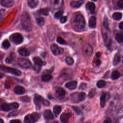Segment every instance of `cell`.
Masks as SVG:
<instances>
[{
	"label": "cell",
	"mask_w": 123,
	"mask_h": 123,
	"mask_svg": "<svg viewBox=\"0 0 123 123\" xmlns=\"http://www.w3.org/2000/svg\"><path fill=\"white\" fill-rule=\"evenodd\" d=\"M21 24L23 28L26 31H30L32 28V24L29 14L25 12L21 15Z\"/></svg>",
	"instance_id": "obj_1"
},
{
	"label": "cell",
	"mask_w": 123,
	"mask_h": 123,
	"mask_svg": "<svg viewBox=\"0 0 123 123\" xmlns=\"http://www.w3.org/2000/svg\"><path fill=\"white\" fill-rule=\"evenodd\" d=\"M73 23L75 26L79 29H83L85 27V20L81 13H77L75 15Z\"/></svg>",
	"instance_id": "obj_2"
},
{
	"label": "cell",
	"mask_w": 123,
	"mask_h": 123,
	"mask_svg": "<svg viewBox=\"0 0 123 123\" xmlns=\"http://www.w3.org/2000/svg\"><path fill=\"white\" fill-rule=\"evenodd\" d=\"M40 115L37 112H34L26 115L24 118V123H35L39 118Z\"/></svg>",
	"instance_id": "obj_3"
},
{
	"label": "cell",
	"mask_w": 123,
	"mask_h": 123,
	"mask_svg": "<svg viewBox=\"0 0 123 123\" xmlns=\"http://www.w3.org/2000/svg\"><path fill=\"white\" fill-rule=\"evenodd\" d=\"M10 39L12 43L18 45L21 44L23 42V37L21 34L15 33L12 34L10 36Z\"/></svg>",
	"instance_id": "obj_4"
},
{
	"label": "cell",
	"mask_w": 123,
	"mask_h": 123,
	"mask_svg": "<svg viewBox=\"0 0 123 123\" xmlns=\"http://www.w3.org/2000/svg\"><path fill=\"white\" fill-rule=\"evenodd\" d=\"M71 99L74 102H78L84 100L86 97V95L84 92H75L71 95Z\"/></svg>",
	"instance_id": "obj_5"
},
{
	"label": "cell",
	"mask_w": 123,
	"mask_h": 123,
	"mask_svg": "<svg viewBox=\"0 0 123 123\" xmlns=\"http://www.w3.org/2000/svg\"><path fill=\"white\" fill-rule=\"evenodd\" d=\"M17 63L19 66L23 68H29L31 66V63L30 61L25 58H19L17 60Z\"/></svg>",
	"instance_id": "obj_6"
},
{
	"label": "cell",
	"mask_w": 123,
	"mask_h": 123,
	"mask_svg": "<svg viewBox=\"0 0 123 123\" xmlns=\"http://www.w3.org/2000/svg\"><path fill=\"white\" fill-rule=\"evenodd\" d=\"M0 69L1 70H2L5 72L9 73L10 74H12L17 75V76H19L21 74V72L16 69H15V68L1 65L0 66Z\"/></svg>",
	"instance_id": "obj_7"
},
{
	"label": "cell",
	"mask_w": 123,
	"mask_h": 123,
	"mask_svg": "<svg viewBox=\"0 0 123 123\" xmlns=\"http://www.w3.org/2000/svg\"><path fill=\"white\" fill-rule=\"evenodd\" d=\"M82 51L85 56L89 57L93 52V48L90 44L86 43L82 48Z\"/></svg>",
	"instance_id": "obj_8"
},
{
	"label": "cell",
	"mask_w": 123,
	"mask_h": 123,
	"mask_svg": "<svg viewBox=\"0 0 123 123\" xmlns=\"http://www.w3.org/2000/svg\"><path fill=\"white\" fill-rule=\"evenodd\" d=\"M44 98L41 96L36 94L34 97V102L36 106L37 110H39L41 108V104H43V102Z\"/></svg>",
	"instance_id": "obj_9"
},
{
	"label": "cell",
	"mask_w": 123,
	"mask_h": 123,
	"mask_svg": "<svg viewBox=\"0 0 123 123\" xmlns=\"http://www.w3.org/2000/svg\"><path fill=\"white\" fill-rule=\"evenodd\" d=\"M50 49L52 53L55 55H58L62 53L63 49L62 48L59 47L56 44H52L50 46Z\"/></svg>",
	"instance_id": "obj_10"
},
{
	"label": "cell",
	"mask_w": 123,
	"mask_h": 123,
	"mask_svg": "<svg viewBox=\"0 0 123 123\" xmlns=\"http://www.w3.org/2000/svg\"><path fill=\"white\" fill-rule=\"evenodd\" d=\"M56 97L59 98H62L65 95V91L62 87H58L56 89L55 92Z\"/></svg>",
	"instance_id": "obj_11"
},
{
	"label": "cell",
	"mask_w": 123,
	"mask_h": 123,
	"mask_svg": "<svg viewBox=\"0 0 123 123\" xmlns=\"http://www.w3.org/2000/svg\"><path fill=\"white\" fill-rule=\"evenodd\" d=\"M72 117L70 113H63L60 116V120L63 123H67L68 120Z\"/></svg>",
	"instance_id": "obj_12"
},
{
	"label": "cell",
	"mask_w": 123,
	"mask_h": 123,
	"mask_svg": "<svg viewBox=\"0 0 123 123\" xmlns=\"http://www.w3.org/2000/svg\"><path fill=\"white\" fill-rule=\"evenodd\" d=\"M77 82L76 81H73L66 83L65 86L69 90L75 89L77 86Z\"/></svg>",
	"instance_id": "obj_13"
},
{
	"label": "cell",
	"mask_w": 123,
	"mask_h": 123,
	"mask_svg": "<svg viewBox=\"0 0 123 123\" xmlns=\"http://www.w3.org/2000/svg\"><path fill=\"white\" fill-rule=\"evenodd\" d=\"M43 116L46 120H52L54 119V115L51 111L49 110H46L43 113Z\"/></svg>",
	"instance_id": "obj_14"
},
{
	"label": "cell",
	"mask_w": 123,
	"mask_h": 123,
	"mask_svg": "<svg viewBox=\"0 0 123 123\" xmlns=\"http://www.w3.org/2000/svg\"><path fill=\"white\" fill-rule=\"evenodd\" d=\"M14 4V1L12 0H1V4L6 7H10L12 6Z\"/></svg>",
	"instance_id": "obj_15"
},
{
	"label": "cell",
	"mask_w": 123,
	"mask_h": 123,
	"mask_svg": "<svg viewBox=\"0 0 123 123\" xmlns=\"http://www.w3.org/2000/svg\"><path fill=\"white\" fill-rule=\"evenodd\" d=\"M86 8L89 10L91 13H94L95 10V5L92 2H88L86 5Z\"/></svg>",
	"instance_id": "obj_16"
},
{
	"label": "cell",
	"mask_w": 123,
	"mask_h": 123,
	"mask_svg": "<svg viewBox=\"0 0 123 123\" xmlns=\"http://www.w3.org/2000/svg\"><path fill=\"white\" fill-rule=\"evenodd\" d=\"M13 90H14V92L17 94H18V95H21V94H23L25 93V88L21 86H16L14 89H13Z\"/></svg>",
	"instance_id": "obj_17"
},
{
	"label": "cell",
	"mask_w": 123,
	"mask_h": 123,
	"mask_svg": "<svg viewBox=\"0 0 123 123\" xmlns=\"http://www.w3.org/2000/svg\"><path fill=\"white\" fill-rule=\"evenodd\" d=\"M96 26V18L94 16H92L89 19V26L90 28H95Z\"/></svg>",
	"instance_id": "obj_18"
},
{
	"label": "cell",
	"mask_w": 123,
	"mask_h": 123,
	"mask_svg": "<svg viewBox=\"0 0 123 123\" xmlns=\"http://www.w3.org/2000/svg\"><path fill=\"white\" fill-rule=\"evenodd\" d=\"M33 60L35 64H37V65H38L39 66L44 65L46 64V62H45L43 61L40 58H39L38 57H33Z\"/></svg>",
	"instance_id": "obj_19"
},
{
	"label": "cell",
	"mask_w": 123,
	"mask_h": 123,
	"mask_svg": "<svg viewBox=\"0 0 123 123\" xmlns=\"http://www.w3.org/2000/svg\"><path fill=\"white\" fill-rule=\"evenodd\" d=\"M18 52L20 55L23 56H28L30 55V52L25 48H22L19 49Z\"/></svg>",
	"instance_id": "obj_20"
},
{
	"label": "cell",
	"mask_w": 123,
	"mask_h": 123,
	"mask_svg": "<svg viewBox=\"0 0 123 123\" xmlns=\"http://www.w3.org/2000/svg\"><path fill=\"white\" fill-rule=\"evenodd\" d=\"M106 96L107 94L106 93H103L100 97V104L102 108L105 106L106 101Z\"/></svg>",
	"instance_id": "obj_21"
},
{
	"label": "cell",
	"mask_w": 123,
	"mask_h": 123,
	"mask_svg": "<svg viewBox=\"0 0 123 123\" xmlns=\"http://www.w3.org/2000/svg\"><path fill=\"white\" fill-rule=\"evenodd\" d=\"M1 109L2 111H8L12 109L11 103H3L1 106Z\"/></svg>",
	"instance_id": "obj_22"
},
{
	"label": "cell",
	"mask_w": 123,
	"mask_h": 123,
	"mask_svg": "<svg viewBox=\"0 0 123 123\" xmlns=\"http://www.w3.org/2000/svg\"><path fill=\"white\" fill-rule=\"evenodd\" d=\"M84 1L78 0V1H72L70 2V5L73 8H79L83 4Z\"/></svg>",
	"instance_id": "obj_23"
},
{
	"label": "cell",
	"mask_w": 123,
	"mask_h": 123,
	"mask_svg": "<svg viewBox=\"0 0 123 123\" xmlns=\"http://www.w3.org/2000/svg\"><path fill=\"white\" fill-rule=\"evenodd\" d=\"M27 3L30 8H34L38 5V1L37 0H28L27 1Z\"/></svg>",
	"instance_id": "obj_24"
},
{
	"label": "cell",
	"mask_w": 123,
	"mask_h": 123,
	"mask_svg": "<svg viewBox=\"0 0 123 123\" xmlns=\"http://www.w3.org/2000/svg\"><path fill=\"white\" fill-rule=\"evenodd\" d=\"M52 78V76L51 74H44L41 76V80L42 81L44 82H48L50 81Z\"/></svg>",
	"instance_id": "obj_25"
},
{
	"label": "cell",
	"mask_w": 123,
	"mask_h": 123,
	"mask_svg": "<svg viewBox=\"0 0 123 123\" xmlns=\"http://www.w3.org/2000/svg\"><path fill=\"white\" fill-rule=\"evenodd\" d=\"M121 61V57L120 55L118 53H116L113 58V64L114 65H116L117 64H118Z\"/></svg>",
	"instance_id": "obj_26"
},
{
	"label": "cell",
	"mask_w": 123,
	"mask_h": 123,
	"mask_svg": "<svg viewBox=\"0 0 123 123\" xmlns=\"http://www.w3.org/2000/svg\"><path fill=\"white\" fill-rule=\"evenodd\" d=\"M38 13H39L40 14H42L44 15H48L49 14V9L48 8H41L38 10L37 11Z\"/></svg>",
	"instance_id": "obj_27"
},
{
	"label": "cell",
	"mask_w": 123,
	"mask_h": 123,
	"mask_svg": "<svg viewBox=\"0 0 123 123\" xmlns=\"http://www.w3.org/2000/svg\"><path fill=\"white\" fill-rule=\"evenodd\" d=\"M62 108L59 105H55L53 107V112L56 116H57L61 112Z\"/></svg>",
	"instance_id": "obj_28"
},
{
	"label": "cell",
	"mask_w": 123,
	"mask_h": 123,
	"mask_svg": "<svg viewBox=\"0 0 123 123\" xmlns=\"http://www.w3.org/2000/svg\"><path fill=\"white\" fill-rule=\"evenodd\" d=\"M120 76V74L119 72L117 71H114L112 72L111 75V78L113 80H116L119 78Z\"/></svg>",
	"instance_id": "obj_29"
},
{
	"label": "cell",
	"mask_w": 123,
	"mask_h": 123,
	"mask_svg": "<svg viewBox=\"0 0 123 123\" xmlns=\"http://www.w3.org/2000/svg\"><path fill=\"white\" fill-rule=\"evenodd\" d=\"M14 54L13 53H11V54L6 58L5 62L7 63H11L14 60Z\"/></svg>",
	"instance_id": "obj_30"
},
{
	"label": "cell",
	"mask_w": 123,
	"mask_h": 123,
	"mask_svg": "<svg viewBox=\"0 0 123 123\" xmlns=\"http://www.w3.org/2000/svg\"><path fill=\"white\" fill-rule=\"evenodd\" d=\"M36 22L40 26H42L45 24V20L43 17H40L36 19Z\"/></svg>",
	"instance_id": "obj_31"
},
{
	"label": "cell",
	"mask_w": 123,
	"mask_h": 123,
	"mask_svg": "<svg viewBox=\"0 0 123 123\" xmlns=\"http://www.w3.org/2000/svg\"><path fill=\"white\" fill-rule=\"evenodd\" d=\"M122 17V14L119 12H116L113 14L112 18L115 20H119Z\"/></svg>",
	"instance_id": "obj_32"
},
{
	"label": "cell",
	"mask_w": 123,
	"mask_h": 123,
	"mask_svg": "<svg viewBox=\"0 0 123 123\" xmlns=\"http://www.w3.org/2000/svg\"><path fill=\"white\" fill-rule=\"evenodd\" d=\"M115 39L119 43L123 42V34L122 33H118L115 36Z\"/></svg>",
	"instance_id": "obj_33"
},
{
	"label": "cell",
	"mask_w": 123,
	"mask_h": 123,
	"mask_svg": "<svg viewBox=\"0 0 123 123\" xmlns=\"http://www.w3.org/2000/svg\"><path fill=\"white\" fill-rule=\"evenodd\" d=\"M72 108L75 111V112L77 114V115H81L83 114V111L81 110V109L78 106H74L72 107Z\"/></svg>",
	"instance_id": "obj_34"
},
{
	"label": "cell",
	"mask_w": 123,
	"mask_h": 123,
	"mask_svg": "<svg viewBox=\"0 0 123 123\" xmlns=\"http://www.w3.org/2000/svg\"><path fill=\"white\" fill-rule=\"evenodd\" d=\"M2 46L4 49H7L10 47V43L8 40L6 39L3 41L2 43Z\"/></svg>",
	"instance_id": "obj_35"
},
{
	"label": "cell",
	"mask_w": 123,
	"mask_h": 123,
	"mask_svg": "<svg viewBox=\"0 0 123 123\" xmlns=\"http://www.w3.org/2000/svg\"><path fill=\"white\" fill-rule=\"evenodd\" d=\"M106 82L104 80H99L97 83V86L98 88H102L104 87L106 85Z\"/></svg>",
	"instance_id": "obj_36"
},
{
	"label": "cell",
	"mask_w": 123,
	"mask_h": 123,
	"mask_svg": "<svg viewBox=\"0 0 123 123\" xmlns=\"http://www.w3.org/2000/svg\"><path fill=\"white\" fill-rule=\"evenodd\" d=\"M65 62L66 63L69 65H71L74 63V60L70 56H68L65 59Z\"/></svg>",
	"instance_id": "obj_37"
},
{
	"label": "cell",
	"mask_w": 123,
	"mask_h": 123,
	"mask_svg": "<svg viewBox=\"0 0 123 123\" xmlns=\"http://www.w3.org/2000/svg\"><path fill=\"white\" fill-rule=\"evenodd\" d=\"M52 2H53V4L55 6L56 5L58 8L60 7L63 3V1L62 0H53Z\"/></svg>",
	"instance_id": "obj_38"
},
{
	"label": "cell",
	"mask_w": 123,
	"mask_h": 123,
	"mask_svg": "<svg viewBox=\"0 0 123 123\" xmlns=\"http://www.w3.org/2000/svg\"><path fill=\"white\" fill-rule=\"evenodd\" d=\"M57 41L59 43H60L61 44H62V45H65V44H67L65 40H64L63 38H62V37H57Z\"/></svg>",
	"instance_id": "obj_39"
},
{
	"label": "cell",
	"mask_w": 123,
	"mask_h": 123,
	"mask_svg": "<svg viewBox=\"0 0 123 123\" xmlns=\"http://www.w3.org/2000/svg\"><path fill=\"white\" fill-rule=\"evenodd\" d=\"M96 93V89L93 88L89 91V93L88 95V97L89 98H92L95 95Z\"/></svg>",
	"instance_id": "obj_40"
},
{
	"label": "cell",
	"mask_w": 123,
	"mask_h": 123,
	"mask_svg": "<svg viewBox=\"0 0 123 123\" xmlns=\"http://www.w3.org/2000/svg\"><path fill=\"white\" fill-rule=\"evenodd\" d=\"M103 26L106 29H109V23L108 18L106 16L104 17V21H103Z\"/></svg>",
	"instance_id": "obj_41"
},
{
	"label": "cell",
	"mask_w": 123,
	"mask_h": 123,
	"mask_svg": "<svg viewBox=\"0 0 123 123\" xmlns=\"http://www.w3.org/2000/svg\"><path fill=\"white\" fill-rule=\"evenodd\" d=\"M62 14H63V11H58V12H56L55 13L54 17L56 19H58L62 16Z\"/></svg>",
	"instance_id": "obj_42"
},
{
	"label": "cell",
	"mask_w": 123,
	"mask_h": 123,
	"mask_svg": "<svg viewBox=\"0 0 123 123\" xmlns=\"http://www.w3.org/2000/svg\"><path fill=\"white\" fill-rule=\"evenodd\" d=\"M117 115L118 118H123V107H122L118 111Z\"/></svg>",
	"instance_id": "obj_43"
},
{
	"label": "cell",
	"mask_w": 123,
	"mask_h": 123,
	"mask_svg": "<svg viewBox=\"0 0 123 123\" xmlns=\"http://www.w3.org/2000/svg\"><path fill=\"white\" fill-rule=\"evenodd\" d=\"M21 100L24 101V102H29L30 101V98L27 96H25L22 97H21L20 98Z\"/></svg>",
	"instance_id": "obj_44"
},
{
	"label": "cell",
	"mask_w": 123,
	"mask_h": 123,
	"mask_svg": "<svg viewBox=\"0 0 123 123\" xmlns=\"http://www.w3.org/2000/svg\"><path fill=\"white\" fill-rule=\"evenodd\" d=\"M33 69L34 71H35L36 72H39L41 69V66L35 64L33 66Z\"/></svg>",
	"instance_id": "obj_45"
},
{
	"label": "cell",
	"mask_w": 123,
	"mask_h": 123,
	"mask_svg": "<svg viewBox=\"0 0 123 123\" xmlns=\"http://www.w3.org/2000/svg\"><path fill=\"white\" fill-rule=\"evenodd\" d=\"M12 109H16L19 107V104L17 102H12L11 103Z\"/></svg>",
	"instance_id": "obj_46"
},
{
	"label": "cell",
	"mask_w": 123,
	"mask_h": 123,
	"mask_svg": "<svg viewBox=\"0 0 123 123\" xmlns=\"http://www.w3.org/2000/svg\"><path fill=\"white\" fill-rule=\"evenodd\" d=\"M86 83H82L79 87V89H82V90H84L86 88Z\"/></svg>",
	"instance_id": "obj_47"
},
{
	"label": "cell",
	"mask_w": 123,
	"mask_h": 123,
	"mask_svg": "<svg viewBox=\"0 0 123 123\" xmlns=\"http://www.w3.org/2000/svg\"><path fill=\"white\" fill-rule=\"evenodd\" d=\"M67 20V18L66 16H62L60 18V22L62 24L65 23Z\"/></svg>",
	"instance_id": "obj_48"
},
{
	"label": "cell",
	"mask_w": 123,
	"mask_h": 123,
	"mask_svg": "<svg viewBox=\"0 0 123 123\" xmlns=\"http://www.w3.org/2000/svg\"><path fill=\"white\" fill-rule=\"evenodd\" d=\"M117 4L119 7L121 8H123V0H120L118 1Z\"/></svg>",
	"instance_id": "obj_49"
},
{
	"label": "cell",
	"mask_w": 123,
	"mask_h": 123,
	"mask_svg": "<svg viewBox=\"0 0 123 123\" xmlns=\"http://www.w3.org/2000/svg\"><path fill=\"white\" fill-rule=\"evenodd\" d=\"M10 123H22L21 121L18 119L12 120L10 121Z\"/></svg>",
	"instance_id": "obj_50"
},
{
	"label": "cell",
	"mask_w": 123,
	"mask_h": 123,
	"mask_svg": "<svg viewBox=\"0 0 123 123\" xmlns=\"http://www.w3.org/2000/svg\"><path fill=\"white\" fill-rule=\"evenodd\" d=\"M43 104L44 105H45V106H48L49 105L50 103H49V102L48 100H47L44 99V101H43Z\"/></svg>",
	"instance_id": "obj_51"
},
{
	"label": "cell",
	"mask_w": 123,
	"mask_h": 123,
	"mask_svg": "<svg viewBox=\"0 0 123 123\" xmlns=\"http://www.w3.org/2000/svg\"><path fill=\"white\" fill-rule=\"evenodd\" d=\"M103 123H111V118L108 117L104 121Z\"/></svg>",
	"instance_id": "obj_52"
},
{
	"label": "cell",
	"mask_w": 123,
	"mask_h": 123,
	"mask_svg": "<svg viewBox=\"0 0 123 123\" xmlns=\"http://www.w3.org/2000/svg\"><path fill=\"white\" fill-rule=\"evenodd\" d=\"M13 114H14V116H15V115H17V114H18V112H17V111H13V112L10 113L9 114L8 116H9V117H10V116H13Z\"/></svg>",
	"instance_id": "obj_53"
},
{
	"label": "cell",
	"mask_w": 123,
	"mask_h": 123,
	"mask_svg": "<svg viewBox=\"0 0 123 123\" xmlns=\"http://www.w3.org/2000/svg\"><path fill=\"white\" fill-rule=\"evenodd\" d=\"M119 27L121 29L123 30V22H122L119 24Z\"/></svg>",
	"instance_id": "obj_54"
},
{
	"label": "cell",
	"mask_w": 123,
	"mask_h": 123,
	"mask_svg": "<svg viewBox=\"0 0 123 123\" xmlns=\"http://www.w3.org/2000/svg\"><path fill=\"white\" fill-rule=\"evenodd\" d=\"M100 60L97 59V60L96 61V62H95V64H96V65H98L100 64Z\"/></svg>",
	"instance_id": "obj_55"
},
{
	"label": "cell",
	"mask_w": 123,
	"mask_h": 123,
	"mask_svg": "<svg viewBox=\"0 0 123 123\" xmlns=\"http://www.w3.org/2000/svg\"><path fill=\"white\" fill-rule=\"evenodd\" d=\"M96 56L98 57V58H99L101 56V53L99 52H98L96 53Z\"/></svg>",
	"instance_id": "obj_56"
},
{
	"label": "cell",
	"mask_w": 123,
	"mask_h": 123,
	"mask_svg": "<svg viewBox=\"0 0 123 123\" xmlns=\"http://www.w3.org/2000/svg\"><path fill=\"white\" fill-rule=\"evenodd\" d=\"M0 123H4V121L2 119H0Z\"/></svg>",
	"instance_id": "obj_57"
},
{
	"label": "cell",
	"mask_w": 123,
	"mask_h": 123,
	"mask_svg": "<svg viewBox=\"0 0 123 123\" xmlns=\"http://www.w3.org/2000/svg\"><path fill=\"white\" fill-rule=\"evenodd\" d=\"M53 123H59L57 121H54V122H53Z\"/></svg>",
	"instance_id": "obj_58"
},
{
	"label": "cell",
	"mask_w": 123,
	"mask_h": 123,
	"mask_svg": "<svg viewBox=\"0 0 123 123\" xmlns=\"http://www.w3.org/2000/svg\"></svg>",
	"instance_id": "obj_59"
}]
</instances>
